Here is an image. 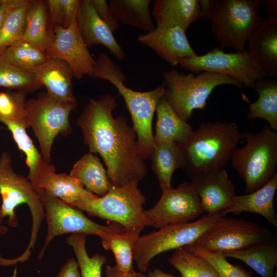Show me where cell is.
Segmentation results:
<instances>
[{
  "label": "cell",
  "instance_id": "cell-13",
  "mask_svg": "<svg viewBox=\"0 0 277 277\" xmlns=\"http://www.w3.org/2000/svg\"><path fill=\"white\" fill-rule=\"evenodd\" d=\"M271 238L269 230L256 222L223 216L194 245L222 253L243 250Z\"/></svg>",
  "mask_w": 277,
  "mask_h": 277
},
{
  "label": "cell",
  "instance_id": "cell-21",
  "mask_svg": "<svg viewBox=\"0 0 277 277\" xmlns=\"http://www.w3.org/2000/svg\"><path fill=\"white\" fill-rule=\"evenodd\" d=\"M29 71L52 97L63 102H76L72 87L73 72L65 61L49 57L45 63Z\"/></svg>",
  "mask_w": 277,
  "mask_h": 277
},
{
  "label": "cell",
  "instance_id": "cell-15",
  "mask_svg": "<svg viewBox=\"0 0 277 277\" xmlns=\"http://www.w3.org/2000/svg\"><path fill=\"white\" fill-rule=\"evenodd\" d=\"M53 32L52 43L46 51L48 56L66 62L77 80L85 75L91 77L95 60L82 37L77 21L67 28L53 27Z\"/></svg>",
  "mask_w": 277,
  "mask_h": 277
},
{
  "label": "cell",
  "instance_id": "cell-47",
  "mask_svg": "<svg viewBox=\"0 0 277 277\" xmlns=\"http://www.w3.org/2000/svg\"><path fill=\"white\" fill-rule=\"evenodd\" d=\"M147 277H173L172 274L167 273L160 268H156L153 271H149Z\"/></svg>",
  "mask_w": 277,
  "mask_h": 277
},
{
  "label": "cell",
  "instance_id": "cell-27",
  "mask_svg": "<svg viewBox=\"0 0 277 277\" xmlns=\"http://www.w3.org/2000/svg\"><path fill=\"white\" fill-rule=\"evenodd\" d=\"M70 175L79 180L84 187L99 197L105 195L112 186L98 158L87 153L73 165Z\"/></svg>",
  "mask_w": 277,
  "mask_h": 277
},
{
  "label": "cell",
  "instance_id": "cell-38",
  "mask_svg": "<svg viewBox=\"0 0 277 277\" xmlns=\"http://www.w3.org/2000/svg\"><path fill=\"white\" fill-rule=\"evenodd\" d=\"M26 93L17 90H0V122L10 121L28 128L26 114Z\"/></svg>",
  "mask_w": 277,
  "mask_h": 277
},
{
  "label": "cell",
  "instance_id": "cell-36",
  "mask_svg": "<svg viewBox=\"0 0 277 277\" xmlns=\"http://www.w3.org/2000/svg\"><path fill=\"white\" fill-rule=\"evenodd\" d=\"M42 87L30 71L0 61V87L27 93Z\"/></svg>",
  "mask_w": 277,
  "mask_h": 277
},
{
  "label": "cell",
  "instance_id": "cell-10",
  "mask_svg": "<svg viewBox=\"0 0 277 277\" xmlns=\"http://www.w3.org/2000/svg\"><path fill=\"white\" fill-rule=\"evenodd\" d=\"M76 105V102L56 100L46 92L26 101V120L37 140L45 162L50 163L52 145L56 136L60 134L66 136L71 132L69 116Z\"/></svg>",
  "mask_w": 277,
  "mask_h": 277
},
{
  "label": "cell",
  "instance_id": "cell-12",
  "mask_svg": "<svg viewBox=\"0 0 277 277\" xmlns=\"http://www.w3.org/2000/svg\"><path fill=\"white\" fill-rule=\"evenodd\" d=\"M179 65L193 74L208 71L231 77L246 87L253 88L256 80L267 77L256 59L246 49L226 53L216 47L203 55L186 58Z\"/></svg>",
  "mask_w": 277,
  "mask_h": 277
},
{
  "label": "cell",
  "instance_id": "cell-40",
  "mask_svg": "<svg viewBox=\"0 0 277 277\" xmlns=\"http://www.w3.org/2000/svg\"><path fill=\"white\" fill-rule=\"evenodd\" d=\"M90 1L98 17L113 33L118 28L120 23L115 17L107 1Z\"/></svg>",
  "mask_w": 277,
  "mask_h": 277
},
{
  "label": "cell",
  "instance_id": "cell-7",
  "mask_svg": "<svg viewBox=\"0 0 277 277\" xmlns=\"http://www.w3.org/2000/svg\"><path fill=\"white\" fill-rule=\"evenodd\" d=\"M260 4L259 0H214L211 32L222 48L245 49L264 19L259 11Z\"/></svg>",
  "mask_w": 277,
  "mask_h": 277
},
{
  "label": "cell",
  "instance_id": "cell-20",
  "mask_svg": "<svg viewBox=\"0 0 277 277\" xmlns=\"http://www.w3.org/2000/svg\"><path fill=\"white\" fill-rule=\"evenodd\" d=\"M42 191L72 206L77 203L99 197L87 190L77 179L65 173H56L52 164L39 175L38 193Z\"/></svg>",
  "mask_w": 277,
  "mask_h": 277
},
{
  "label": "cell",
  "instance_id": "cell-49",
  "mask_svg": "<svg viewBox=\"0 0 277 277\" xmlns=\"http://www.w3.org/2000/svg\"><path fill=\"white\" fill-rule=\"evenodd\" d=\"M173 277H183V276H173Z\"/></svg>",
  "mask_w": 277,
  "mask_h": 277
},
{
  "label": "cell",
  "instance_id": "cell-33",
  "mask_svg": "<svg viewBox=\"0 0 277 277\" xmlns=\"http://www.w3.org/2000/svg\"><path fill=\"white\" fill-rule=\"evenodd\" d=\"M48 58L45 52L24 40L9 47L0 54L1 61L28 71L42 65Z\"/></svg>",
  "mask_w": 277,
  "mask_h": 277
},
{
  "label": "cell",
  "instance_id": "cell-6",
  "mask_svg": "<svg viewBox=\"0 0 277 277\" xmlns=\"http://www.w3.org/2000/svg\"><path fill=\"white\" fill-rule=\"evenodd\" d=\"M165 96L175 113L187 122L194 110H202L214 89L222 85H232L242 89L244 86L231 77L208 71L194 75L172 69L163 74Z\"/></svg>",
  "mask_w": 277,
  "mask_h": 277
},
{
  "label": "cell",
  "instance_id": "cell-25",
  "mask_svg": "<svg viewBox=\"0 0 277 277\" xmlns=\"http://www.w3.org/2000/svg\"><path fill=\"white\" fill-rule=\"evenodd\" d=\"M46 4L43 1H30L22 39L45 52L50 47L54 35L53 26L49 22Z\"/></svg>",
  "mask_w": 277,
  "mask_h": 277
},
{
  "label": "cell",
  "instance_id": "cell-8",
  "mask_svg": "<svg viewBox=\"0 0 277 277\" xmlns=\"http://www.w3.org/2000/svg\"><path fill=\"white\" fill-rule=\"evenodd\" d=\"M146 199L137 182L111 186L104 196L76 203L73 206L90 216L121 225L126 232L152 226L144 214Z\"/></svg>",
  "mask_w": 277,
  "mask_h": 277
},
{
  "label": "cell",
  "instance_id": "cell-48",
  "mask_svg": "<svg viewBox=\"0 0 277 277\" xmlns=\"http://www.w3.org/2000/svg\"><path fill=\"white\" fill-rule=\"evenodd\" d=\"M8 231L7 227L0 224V235H3L7 233Z\"/></svg>",
  "mask_w": 277,
  "mask_h": 277
},
{
  "label": "cell",
  "instance_id": "cell-5",
  "mask_svg": "<svg viewBox=\"0 0 277 277\" xmlns=\"http://www.w3.org/2000/svg\"><path fill=\"white\" fill-rule=\"evenodd\" d=\"M242 139L245 145L236 147L230 160L244 182L245 192L250 193L266 184L277 172V132L265 125L256 133H242Z\"/></svg>",
  "mask_w": 277,
  "mask_h": 277
},
{
  "label": "cell",
  "instance_id": "cell-1",
  "mask_svg": "<svg viewBox=\"0 0 277 277\" xmlns=\"http://www.w3.org/2000/svg\"><path fill=\"white\" fill-rule=\"evenodd\" d=\"M117 103L106 93L91 98L77 118L83 141L92 153H98L113 185L122 186L145 178L147 167L140 155L137 136L123 116L114 117Z\"/></svg>",
  "mask_w": 277,
  "mask_h": 277
},
{
  "label": "cell",
  "instance_id": "cell-9",
  "mask_svg": "<svg viewBox=\"0 0 277 277\" xmlns=\"http://www.w3.org/2000/svg\"><path fill=\"white\" fill-rule=\"evenodd\" d=\"M223 210L204 214L198 220L166 226L143 236L137 240L133 261L141 272L148 271L151 261L162 252L194 245L222 216Z\"/></svg>",
  "mask_w": 277,
  "mask_h": 277
},
{
  "label": "cell",
  "instance_id": "cell-31",
  "mask_svg": "<svg viewBox=\"0 0 277 277\" xmlns=\"http://www.w3.org/2000/svg\"><path fill=\"white\" fill-rule=\"evenodd\" d=\"M10 131L18 148L25 155V163L29 168L28 179L38 192V184L41 173L50 163L45 162L42 155L34 145L23 125L10 121L3 122Z\"/></svg>",
  "mask_w": 277,
  "mask_h": 277
},
{
  "label": "cell",
  "instance_id": "cell-3",
  "mask_svg": "<svg viewBox=\"0 0 277 277\" xmlns=\"http://www.w3.org/2000/svg\"><path fill=\"white\" fill-rule=\"evenodd\" d=\"M241 139L242 133L234 122L203 123L186 141L179 144L184 156L183 168L189 177L225 168Z\"/></svg>",
  "mask_w": 277,
  "mask_h": 277
},
{
  "label": "cell",
  "instance_id": "cell-46",
  "mask_svg": "<svg viewBox=\"0 0 277 277\" xmlns=\"http://www.w3.org/2000/svg\"><path fill=\"white\" fill-rule=\"evenodd\" d=\"M263 2L265 5V10L268 17L277 18V1L264 0Z\"/></svg>",
  "mask_w": 277,
  "mask_h": 277
},
{
  "label": "cell",
  "instance_id": "cell-41",
  "mask_svg": "<svg viewBox=\"0 0 277 277\" xmlns=\"http://www.w3.org/2000/svg\"><path fill=\"white\" fill-rule=\"evenodd\" d=\"M63 8L64 22L63 27H69L77 20L81 1V0H61Z\"/></svg>",
  "mask_w": 277,
  "mask_h": 277
},
{
  "label": "cell",
  "instance_id": "cell-4",
  "mask_svg": "<svg viewBox=\"0 0 277 277\" xmlns=\"http://www.w3.org/2000/svg\"><path fill=\"white\" fill-rule=\"evenodd\" d=\"M0 195L2 201L0 206V224L5 218L8 217L9 225L17 227L18 220L15 210L23 204L28 206L32 219L27 247L18 257L6 259L5 263L9 266L29 260L35 246L45 213L39 193L27 177L13 170L11 156L6 151L0 155Z\"/></svg>",
  "mask_w": 277,
  "mask_h": 277
},
{
  "label": "cell",
  "instance_id": "cell-26",
  "mask_svg": "<svg viewBox=\"0 0 277 277\" xmlns=\"http://www.w3.org/2000/svg\"><path fill=\"white\" fill-rule=\"evenodd\" d=\"M222 254L225 258L242 261L262 277H274L277 264V243L274 239H270L243 250Z\"/></svg>",
  "mask_w": 277,
  "mask_h": 277
},
{
  "label": "cell",
  "instance_id": "cell-19",
  "mask_svg": "<svg viewBox=\"0 0 277 277\" xmlns=\"http://www.w3.org/2000/svg\"><path fill=\"white\" fill-rule=\"evenodd\" d=\"M77 24L82 37L88 48L102 45L118 60L125 52L116 41L113 33L98 17L90 0H81Z\"/></svg>",
  "mask_w": 277,
  "mask_h": 277
},
{
  "label": "cell",
  "instance_id": "cell-11",
  "mask_svg": "<svg viewBox=\"0 0 277 277\" xmlns=\"http://www.w3.org/2000/svg\"><path fill=\"white\" fill-rule=\"evenodd\" d=\"M45 213L47 231L44 243L37 258L41 259L50 243L57 236L67 233L95 234L100 238L106 233H122L124 228L112 222L104 226L97 224L85 215L81 210L60 200L50 196L44 192L39 193Z\"/></svg>",
  "mask_w": 277,
  "mask_h": 277
},
{
  "label": "cell",
  "instance_id": "cell-37",
  "mask_svg": "<svg viewBox=\"0 0 277 277\" xmlns=\"http://www.w3.org/2000/svg\"><path fill=\"white\" fill-rule=\"evenodd\" d=\"M30 0L12 10L0 27V54L7 48L22 40L26 15Z\"/></svg>",
  "mask_w": 277,
  "mask_h": 277
},
{
  "label": "cell",
  "instance_id": "cell-45",
  "mask_svg": "<svg viewBox=\"0 0 277 277\" xmlns=\"http://www.w3.org/2000/svg\"><path fill=\"white\" fill-rule=\"evenodd\" d=\"M105 274L106 277H147L140 271L134 270L129 273H125L121 271L116 266H112L109 265L105 266Z\"/></svg>",
  "mask_w": 277,
  "mask_h": 277
},
{
  "label": "cell",
  "instance_id": "cell-28",
  "mask_svg": "<svg viewBox=\"0 0 277 277\" xmlns=\"http://www.w3.org/2000/svg\"><path fill=\"white\" fill-rule=\"evenodd\" d=\"M151 157L152 168L162 191L171 188L174 171L184 165V156L180 145L172 142L154 144Z\"/></svg>",
  "mask_w": 277,
  "mask_h": 277
},
{
  "label": "cell",
  "instance_id": "cell-43",
  "mask_svg": "<svg viewBox=\"0 0 277 277\" xmlns=\"http://www.w3.org/2000/svg\"><path fill=\"white\" fill-rule=\"evenodd\" d=\"M78 265L74 258L67 259L61 266L56 277H80Z\"/></svg>",
  "mask_w": 277,
  "mask_h": 277
},
{
  "label": "cell",
  "instance_id": "cell-17",
  "mask_svg": "<svg viewBox=\"0 0 277 277\" xmlns=\"http://www.w3.org/2000/svg\"><path fill=\"white\" fill-rule=\"evenodd\" d=\"M214 0H155L152 15L157 27H177L185 31L196 21L210 19Z\"/></svg>",
  "mask_w": 277,
  "mask_h": 277
},
{
  "label": "cell",
  "instance_id": "cell-14",
  "mask_svg": "<svg viewBox=\"0 0 277 277\" xmlns=\"http://www.w3.org/2000/svg\"><path fill=\"white\" fill-rule=\"evenodd\" d=\"M203 213L199 197L190 182L163 190L159 201L144 210L152 226L159 229L169 225L189 222Z\"/></svg>",
  "mask_w": 277,
  "mask_h": 277
},
{
  "label": "cell",
  "instance_id": "cell-35",
  "mask_svg": "<svg viewBox=\"0 0 277 277\" xmlns=\"http://www.w3.org/2000/svg\"><path fill=\"white\" fill-rule=\"evenodd\" d=\"M85 234H71L66 238V242L75 255L81 277H102V268L107 261L104 255L95 253L89 256L86 247Z\"/></svg>",
  "mask_w": 277,
  "mask_h": 277
},
{
  "label": "cell",
  "instance_id": "cell-23",
  "mask_svg": "<svg viewBox=\"0 0 277 277\" xmlns=\"http://www.w3.org/2000/svg\"><path fill=\"white\" fill-rule=\"evenodd\" d=\"M277 189V172L264 186L253 192L235 195L231 206L223 210L224 215L228 213L240 214L243 212L256 213L277 227V216L274 199Z\"/></svg>",
  "mask_w": 277,
  "mask_h": 277
},
{
  "label": "cell",
  "instance_id": "cell-42",
  "mask_svg": "<svg viewBox=\"0 0 277 277\" xmlns=\"http://www.w3.org/2000/svg\"><path fill=\"white\" fill-rule=\"evenodd\" d=\"M46 4L53 26L63 27L64 17L61 0H48Z\"/></svg>",
  "mask_w": 277,
  "mask_h": 277
},
{
  "label": "cell",
  "instance_id": "cell-32",
  "mask_svg": "<svg viewBox=\"0 0 277 277\" xmlns=\"http://www.w3.org/2000/svg\"><path fill=\"white\" fill-rule=\"evenodd\" d=\"M142 230L138 229L122 233L108 232L100 238L103 248L112 252L116 267L123 272L134 270L132 264L133 252Z\"/></svg>",
  "mask_w": 277,
  "mask_h": 277
},
{
  "label": "cell",
  "instance_id": "cell-16",
  "mask_svg": "<svg viewBox=\"0 0 277 277\" xmlns=\"http://www.w3.org/2000/svg\"><path fill=\"white\" fill-rule=\"evenodd\" d=\"M190 178L204 212L211 215L231 206L235 189L225 168L200 172Z\"/></svg>",
  "mask_w": 277,
  "mask_h": 277
},
{
  "label": "cell",
  "instance_id": "cell-18",
  "mask_svg": "<svg viewBox=\"0 0 277 277\" xmlns=\"http://www.w3.org/2000/svg\"><path fill=\"white\" fill-rule=\"evenodd\" d=\"M186 32V31L177 27H155L153 30L138 35L136 40L174 67L183 60L196 55Z\"/></svg>",
  "mask_w": 277,
  "mask_h": 277
},
{
  "label": "cell",
  "instance_id": "cell-39",
  "mask_svg": "<svg viewBox=\"0 0 277 277\" xmlns=\"http://www.w3.org/2000/svg\"><path fill=\"white\" fill-rule=\"evenodd\" d=\"M183 248L205 259L214 268L219 277H251L242 267L230 263L222 253L209 252L194 245Z\"/></svg>",
  "mask_w": 277,
  "mask_h": 277
},
{
  "label": "cell",
  "instance_id": "cell-2",
  "mask_svg": "<svg viewBox=\"0 0 277 277\" xmlns=\"http://www.w3.org/2000/svg\"><path fill=\"white\" fill-rule=\"evenodd\" d=\"M91 77L110 82L122 95L132 120L138 153L144 160L150 158L154 145L152 120L157 103L165 95L164 85L145 92L127 87L124 84L127 78L124 72L104 53L95 59Z\"/></svg>",
  "mask_w": 277,
  "mask_h": 277
},
{
  "label": "cell",
  "instance_id": "cell-22",
  "mask_svg": "<svg viewBox=\"0 0 277 277\" xmlns=\"http://www.w3.org/2000/svg\"><path fill=\"white\" fill-rule=\"evenodd\" d=\"M248 51L267 77H277V18H264L248 41Z\"/></svg>",
  "mask_w": 277,
  "mask_h": 277
},
{
  "label": "cell",
  "instance_id": "cell-29",
  "mask_svg": "<svg viewBox=\"0 0 277 277\" xmlns=\"http://www.w3.org/2000/svg\"><path fill=\"white\" fill-rule=\"evenodd\" d=\"M252 88L258 93V98L249 104L247 118L264 120L272 129L276 131L277 80L268 77L258 80Z\"/></svg>",
  "mask_w": 277,
  "mask_h": 277
},
{
  "label": "cell",
  "instance_id": "cell-30",
  "mask_svg": "<svg viewBox=\"0 0 277 277\" xmlns=\"http://www.w3.org/2000/svg\"><path fill=\"white\" fill-rule=\"evenodd\" d=\"M150 0H110L109 5L120 23L147 32L155 27L151 17Z\"/></svg>",
  "mask_w": 277,
  "mask_h": 277
},
{
  "label": "cell",
  "instance_id": "cell-24",
  "mask_svg": "<svg viewBox=\"0 0 277 277\" xmlns=\"http://www.w3.org/2000/svg\"><path fill=\"white\" fill-rule=\"evenodd\" d=\"M155 111L157 118L154 144L164 142L181 144L191 135L193 131L191 127L175 113L165 95L158 102Z\"/></svg>",
  "mask_w": 277,
  "mask_h": 277
},
{
  "label": "cell",
  "instance_id": "cell-34",
  "mask_svg": "<svg viewBox=\"0 0 277 277\" xmlns=\"http://www.w3.org/2000/svg\"><path fill=\"white\" fill-rule=\"evenodd\" d=\"M168 261L183 277H219L205 259L183 247L175 249Z\"/></svg>",
  "mask_w": 277,
  "mask_h": 277
},
{
  "label": "cell",
  "instance_id": "cell-44",
  "mask_svg": "<svg viewBox=\"0 0 277 277\" xmlns=\"http://www.w3.org/2000/svg\"><path fill=\"white\" fill-rule=\"evenodd\" d=\"M26 0H0V27L7 15Z\"/></svg>",
  "mask_w": 277,
  "mask_h": 277
}]
</instances>
